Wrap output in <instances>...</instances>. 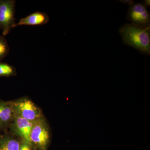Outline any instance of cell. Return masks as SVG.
I'll return each mask as SVG.
<instances>
[{"mask_svg": "<svg viewBox=\"0 0 150 150\" xmlns=\"http://www.w3.org/2000/svg\"><path fill=\"white\" fill-rule=\"evenodd\" d=\"M13 127L14 131L23 141L31 145L30 134L33 122L26 120L20 116L15 115Z\"/></svg>", "mask_w": 150, "mask_h": 150, "instance_id": "6", "label": "cell"}, {"mask_svg": "<svg viewBox=\"0 0 150 150\" xmlns=\"http://www.w3.org/2000/svg\"><path fill=\"white\" fill-rule=\"evenodd\" d=\"M126 19L131 23L141 27L150 26V15L147 7L142 2H134L130 6Z\"/></svg>", "mask_w": 150, "mask_h": 150, "instance_id": "5", "label": "cell"}, {"mask_svg": "<svg viewBox=\"0 0 150 150\" xmlns=\"http://www.w3.org/2000/svg\"><path fill=\"white\" fill-rule=\"evenodd\" d=\"M49 139V130L44 120L40 118L34 121L30 134L31 146L37 150H47Z\"/></svg>", "mask_w": 150, "mask_h": 150, "instance_id": "2", "label": "cell"}, {"mask_svg": "<svg viewBox=\"0 0 150 150\" xmlns=\"http://www.w3.org/2000/svg\"><path fill=\"white\" fill-rule=\"evenodd\" d=\"M124 45L137 49L141 54L150 55V26L144 28L126 23L119 29Z\"/></svg>", "mask_w": 150, "mask_h": 150, "instance_id": "1", "label": "cell"}, {"mask_svg": "<svg viewBox=\"0 0 150 150\" xmlns=\"http://www.w3.org/2000/svg\"><path fill=\"white\" fill-rule=\"evenodd\" d=\"M49 20V16L47 14L37 11L21 19L18 23H16L14 28L21 25H41L46 24Z\"/></svg>", "mask_w": 150, "mask_h": 150, "instance_id": "7", "label": "cell"}, {"mask_svg": "<svg viewBox=\"0 0 150 150\" xmlns=\"http://www.w3.org/2000/svg\"><path fill=\"white\" fill-rule=\"evenodd\" d=\"M13 114L12 104L0 102V125H5L8 123Z\"/></svg>", "mask_w": 150, "mask_h": 150, "instance_id": "8", "label": "cell"}, {"mask_svg": "<svg viewBox=\"0 0 150 150\" xmlns=\"http://www.w3.org/2000/svg\"><path fill=\"white\" fill-rule=\"evenodd\" d=\"M15 73V69L12 66L5 63L0 64V76H11Z\"/></svg>", "mask_w": 150, "mask_h": 150, "instance_id": "11", "label": "cell"}, {"mask_svg": "<svg viewBox=\"0 0 150 150\" xmlns=\"http://www.w3.org/2000/svg\"><path fill=\"white\" fill-rule=\"evenodd\" d=\"M119 1L124 4H127L130 6L134 3V1L132 0H119Z\"/></svg>", "mask_w": 150, "mask_h": 150, "instance_id": "13", "label": "cell"}, {"mask_svg": "<svg viewBox=\"0 0 150 150\" xmlns=\"http://www.w3.org/2000/svg\"><path fill=\"white\" fill-rule=\"evenodd\" d=\"M15 1L0 0V29L6 35L13 28L15 23Z\"/></svg>", "mask_w": 150, "mask_h": 150, "instance_id": "3", "label": "cell"}, {"mask_svg": "<svg viewBox=\"0 0 150 150\" xmlns=\"http://www.w3.org/2000/svg\"><path fill=\"white\" fill-rule=\"evenodd\" d=\"M19 142L10 137H3L0 139V150H19Z\"/></svg>", "mask_w": 150, "mask_h": 150, "instance_id": "9", "label": "cell"}, {"mask_svg": "<svg viewBox=\"0 0 150 150\" xmlns=\"http://www.w3.org/2000/svg\"><path fill=\"white\" fill-rule=\"evenodd\" d=\"M31 145L27 142L23 141L20 145L19 150H31Z\"/></svg>", "mask_w": 150, "mask_h": 150, "instance_id": "12", "label": "cell"}, {"mask_svg": "<svg viewBox=\"0 0 150 150\" xmlns=\"http://www.w3.org/2000/svg\"><path fill=\"white\" fill-rule=\"evenodd\" d=\"M11 104L15 115L32 122L41 118L40 110L30 100L21 98Z\"/></svg>", "mask_w": 150, "mask_h": 150, "instance_id": "4", "label": "cell"}, {"mask_svg": "<svg viewBox=\"0 0 150 150\" xmlns=\"http://www.w3.org/2000/svg\"><path fill=\"white\" fill-rule=\"evenodd\" d=\"M142 3L144 5L147 7L148 6H150V1L149 0H145V1H143L142 2Z\"/></svg>", "mask_w": 150, "mask_h": 150, "instance_id": "14", "label": "cell"}, {"mask_svg": "<svg viewBox=\"0 0 150 150\" xmlns=\"http://www.w3.org/2000/svg\"><path fill=\"white\" fill-rule=\"evenodd\" d=\"M10 48L4 35H0V61L6 57L9 52Z\"/></svg>", "mask_w": 150, "mask_h": 150, "instance_id": "10", "label": "cell"}]
</instances>
